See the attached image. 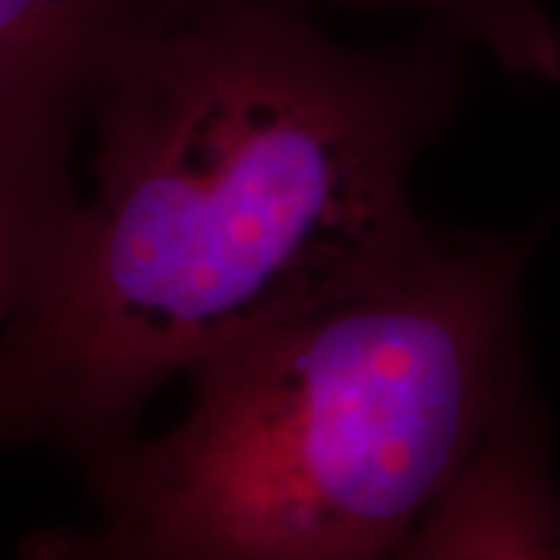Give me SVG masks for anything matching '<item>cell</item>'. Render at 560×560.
Returning <instances> with one entry per match:
<instances>
[{
    "mask_svg": "<svg viewBox=\"0 0 560 560\" xmlns=\"http://www.w3.org/2000/svg\"><path fill=\"white\" fill-rule=\"evenodd\" d=\"M75 131L60 119L0 113V337L79 200L72 180Z\"/></svg>",
    "mask_w": 560,
    "mask_h": 560,
    "instance_id": "obj_5",
    "label": "cell"
},
{
    "mask_svg": "<svg viewBox=\"0 0 560 560\" xmlns=\"http://www.w3.org/2000/svg\"><path fill=\"white\" fill-rule=\"evenodd\" d=\"M302 10L346 7L408 13L423 28L477 47L514 79L560 84V20L548 0H283Z\"/></svg>",
    "mask_w": 560,
    "mask_h": 560,
    "instance_id": "obj_6",
    "label": "cell"
},
{
    "mask_svg": "<svg viewBox=\"0 0 560 560\" xmlns=\"http://www.w3.org/2000/svg\"><path fill=\"white\" fill-rule=\"evenodd\" d=\"M533 246L440 231L393 280L197 364L172 430L84 464L94 521L22 560H377L529 386Z\"/></svg>",
    "mask_w": 560,
    "mask_h": 560,
    "instance_id": "obj_2",
    "label": "cell"
},
{
    "mask_svg": "<svg viewBox=\"0 0 560 560\" xmlns=\"http://www.w3.org/2000/svg\"><path fill=\"white\" fill-rule=\"evenodd\" d=\"M377 560H560V482L529 386L448 492Z\"/></svg>",
    "mask_w": 560,
    "mask_h": 560,
    "instance_id": "obj_3",
    "label": "cell"
},
{
    "mask_svg": "<svg viewBox=\"0 0 560 560\" xmlns=\"http://www.w3.org/2000/svg\"><path fill=\"white\" fill-rule=\"evenodd\" d=\"M168 0H0V113L79 128Z\"/></svg>",
    "mask_w": 560,
    "mask_h": 560,
    "instance_id": "obj_4",
    "label": "cell"
},
{
    "mask_svg": "<svg viewBox=\"0 0 560 560\" xmlns=\"http://www.w3.org/2000/svg\"><path fill=\"white\" fill-rule=\"evenodd\" d=\"M464 44L330 38L283 0H168L91 103L94 187L0 337V442L81 464L165 381L401 275Z\"/></svg>",
    "mask_w": 560,
    "mask_h": 560,
    "instance_id": "obj_1",
    "label": "cell"
}]
</instances>
